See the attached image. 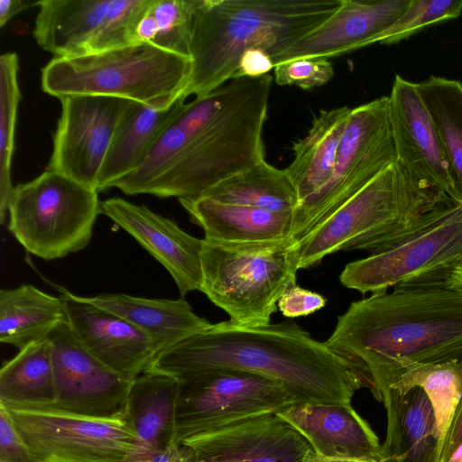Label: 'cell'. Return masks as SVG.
Wrapping results in <instances>:
<instances>
[{
  "instance_id": "cell-11",
  "label": "cell",
  "mask_w": 462,
  "mask_h": 462,
  "mask_svg": "<svg viewBox=\"0 0 462 462\" xmlns=\"http://www.w3.org/2000/svg\"><path fill=\"white\" fill-rule=\"evenodd\" d=\"M179 381L175 442L300 403L281 383L239 370H214Z\"/></svg>"
},
{
  "instance_id": "cell-26",
  "label": "cell",
  "mask_w": 462,
  "mask_h": 462,
  "mask_svg": "<svg viewBox=\"0 0 462 462\" xmlns=\"http://www.w3.org/2000/svg\"><path fill=\"white\" fill-rule=\"evenodd\" d=\"M183 97L172 105L157 108L130 101L117 125L102 165L97 191L110 189L133 171L185 103Z\"/></svg>"
},
{
  "instance_id": "cell-41",
  "label": "cell",
  "mask_w": 462,
  "mask_h": 462,
  "mask_svg": "<svg viewBox=\"0 0 462 462\" xmlns=\"http://www.w3.org/2000/svg\"><path fill=\"white\" fill-rule=\"evenodd\" d=\"M460 443H462V394L439 451L438 462H445Z\"/></svg>"
},
{
  "instance_id": "cell-16",
  "label": "cell",
  "mask_w": 462,
  "mask_h": 462,
  "mask_svg": "<svg viewBox=\"0 0 462 462\" xmlns=\"http://www.w3.org/2000/svg\"><path fill=\"white\" fill-rule=\"evenodd\" d=\"M388 97L396 161L415 179L456 201L451 167L417 83L396 75Z\"/></svg>"
},
{
  "instance_id": "cell-21",
  "label": "cell",
  "mask_w": 462,
  "mask_h": 462,
  "mask_svg": "<svg viewBox=\"0 0 462 462\" xmlns=\"http://www.w3.org/2000/svg\"><path fill=\"white\" fill-rule=\"evenodd\" d=\"M277 414L319 455L380 459L377 436L351 403H294Z\"/></svg>"
},
{
  "instance_id": "cell-19",
  "label": "cell",
  "mask_w": 462,
  "mask_h": 462,
  "mask_svg": "<svg viewBox=\"0 0 462 462\" xmlns=\"http://www.w3.org/2000/svg\"><path fill=\"white\" fill-rule=\"evenodd\" d=\"M66 319L84 346L121 375L134 380L158 355L152 339L118 315L90 303L86 297L60 288Z\"/></svg>"
},
{
  "instance_id": "cell-42",
  "label": "cell",
  "mask_w": 462,
  "mask_h": 462,
  "mask_svg": "<svg viewBox=\"0 0 462 462\" xmlns=\"http://www.w3.org/2000/svg\"><path fill=\"white\" fill-rule=\"evenodd\" d=\"M29 4L23 0H0V25L5 23L18 13L26 9Z\"/></svg>"
},
{
  "instance_id": "cell-25",
  "label": "cell",
  "mask_w": 462,
  "mask_h": 462,
  "mask_svg": "<svg viewBox=\"0 0 462 462\" xmlns=\"http://www.w3.org/2000/svg\"><path fill=\"white\" fill-rule=\"evenodd\" d=\"M179 381L154 373H143L132 383L123 419L139 443L136 454L165 449L175 442Z\"/></svg>"
},
{
  "instance_id": "cell-38",
  "label": "cell",
  "mask_w": 462,
  "mask_h": 462,
  "mask_svg": "<svg viewBox=\"0 0 462 462\" xmlns=\"http://www.w3.org/2000/svg\"><path fill=\"white\" fill-rule=\"evenodd\" d=\"M327 299L321 294L297 284L288 289L279 299L278 310L287 318L310 315L325 307Z\"/></svg>"
},
{
  "instance_id": "cell-14",
  "label": "cell",
  "mask_w": 462,
  "mask_h": 462,
  "mask_svg": "<svg viewBox=\"0 0 462 462\" xmlns=\"http://www.w3.org/2000/svg\"><path fill=\"white\" fill-rule=\"evenodd\" d=\"M60 100L61 114L46 170L97 190L102 165L130 101L100 96H71Z\"/></svg>"
},
{
  "instance_id": "cell-6",
  "label": "cell",
  "mask_w": 462,
  "mask_h": 462,
  "mask_svg": "<svg viewBox=\"0 0 462 462\" xmlns=\"http://www.w3.org/2000/svg\"><path fill=\"white\" fill-rule=\"evenodd\" d=\"M189 75V57L136 42L89 55L53 58L42 69L41 85L59 99L100 96L164 108L183 97Z\"/></svg>"
},
{
  "instance_id": "cell-13",
  "label": "cell",
  "mask_w": 462,
  "mask_h": 462,
  "mask_svg": "<svg viewBox=\"0 0 462 462\" xmlns=\"http://www.w3.org/2000/svg\"><path fill=\"white\" fill-rule=\"evenodd\" d=\"M152 0H42L32 36L54 58L94 54L138 42Z\"/></svg>"
},
{
  "instance_id": "cell-33",
  "label": "cell",
  "mask_w": 462,
  "mask_h": 462,
  "mask_svg": "<svg viewBox=\"0 0 462 462\" xmlns=\"http://www.w3.org/2000/svg\"><path fill=\"white\" fill-rule=\"evenodd\" d=\"M200 4L201 0H152L138 24V42L189 57Z\"/></svg>"
},
{
  "instance_id": "cell-20",
  "label": "cell",
  "mask_w": 462,
  "mask_h": 462,
  "mask_svg": "<svg viewBox=\"0 0 462 462\" xmlns=\"http://www.w3.org/2000/svg\"><path fill=\"white\" fill-rule=\"evenodd\" d=\"M410 0H341L322 23L274 58V67L296 59L330 58L375 43L406 10Z\"/></svg>"
},
{
  "instance_id": "cell-43",
  "label": "cell",
  "mask_w": 462,
  "mask_h": 462,
  "mask_svg": "<svg viewBox=\"0 0 462 462\" xmlns=\"http://www.w3.org/2000/svg\"><path fill=\"white\" fill-rule=\"evenodd\" d=\"M303 462H379L374 458L362 457H327L319 455L313 450L310 452L304 458Z\"/></svg>"
},
{
  "instance_id": "cell-29",
  "label": "cell",
  "mask_w": 462,
  "mask_h": 462,
  "mask_svg": "<svg viewBox=\"0 0 462 462\" xmlns=\"http://www.w3.org/2000/svg\"><path fill=\"white\" fill-rule=\"evenodd\" d=\"M56 400L51 344L47 337L19 350L0 370V404L51 407Z\"/></svg>"
},
{
  "instance_id": "cell-34",
  "label": "cell",
  "mask_w": 462,
  "mask_h": 462,
  "mask_svg": "<svg viewBox=\"0 0 462 462\" xmlns=\"http://www.w3.org/2000/svg\"><path fill=\"white\" fill-rule=\"evenodd\" d=\"M19 62L15 52L0 57V222L8 212L14 187L11 166L14 150L15 124L22 94L18 83Z\"/></svg>"
},
{
  "instance_id": "cell-35",
  "label": "cell",
  "mask_w": 462,
  "mask_h": 462,
  "mask_svg": "<svg viewBox=\"0 0 462 462\" xmlns=\"http://www.w3.org/2000/svg\"><path fill=\"white\" fill-rule=\"evenodd\" d=\"M462 14V0H410L402 14L375 40L393 44L426 27L456 19Z\"/></svg>"
},
{
  "instance_id": "cell-3",
  "label": "cell",
  "mask_w": 462,
  "mask_h": 462,
  "mask_svg": "<svg viewBox=\"0 0 462 462\" xmlns=\"http://www.w3.org/2000/svg\"><path fill=\"white\" fill-rule=\"evenodd\" d=\"M223 369L273 380L300 403H351L363 386L325 342L287 322L241 326L228 320L210 324L157 355L144 373L182 380Z\"/></svg>"
},
{
  "instance_id": "cell-36",
  "label": "cell",
  "mask_w": 462,
  "mask_h": 462,
  "mask_svg": "<svg viewBox=\"0 0 462 462\" xmlns=\"http://www.w3.org/2000/svg\"><path fill=\"white\" fill-rule=\"evenodd\" d=\"M334 67L327 58H300L274 67V81L280 86H296L310 89L328 83L334 76Z\"/></svg>"
},
{
  "instance_id": "cell-2",
  "label": "cell",
  "mask_w": 462,
  "mask_h": 462,
  "mask_svg": "<svg viewBox=\"0 0 462 462\" xmlns=\"http://www.w3.org/2000/svg\"><path fill=\"white\" fill-rule=\"evenodd\" d=\"M325 344L383 402L399 362H462V290L400 286L353 301Z\"/></svg>"
},
{
  "instance_id": "cell-39",
  "label": "cell",
  "mask_w": 462,
  "mask_h": 462,
  "mask_svg": "<svg viewBox=\"0 0 462 462\" xmlns=\"http://www.w3.org/2000/svg\"><path fill=\"white\" fill-rule=\"evenodd\" d=\"M273 69L274 64L270 54L262 49L252 48L242 55L233 79L259 78L270 74Z\"/></svg>"
},
{
  "instance_id": "cell-31",
  "label": "cell",
  "mask_w": 462,
  "mask_h": 462,
  "mask_svg": "<svg viewBox=\"0 0 462 462\" xmlns=\"http://www.w3.org/2000/svg\"><path fill=\"white\" fill-rule=\"evenodd\" d=\"M401 375L392 385L401 393L421 388L434 410L439 432V454L462 394V362L440 363L399 362Z\"/></svg>"
},
{
  "instance_id": "cell-9",
  "label": "cell",
  "mask_w": 462,
  "mask_h": 462,
  "mask_svg": "<svg viewBox=\"0 0 462 462\" xmlns=\"http://www.w3.org/2000/svg\"><path fill=\"white\" fill-rule=\"evenodd\" d=\"M97 190L46 170L14 187L8 229L23 248L43 260L84 249L100 214Z\"/></svg>"
},
{
  "instance_id": "cell-30",
  "label": "cell",
  "mask_w": 462,
  "mask_h": 462,
  "mask_svg": "<svg viewBox=\"0 0 462 462\" xmlns=\"http://www.w3.org/2000/svg\"><path fill=\"white\" fill-rule=\"evenodd\" d=\"M199 197L285 215H292L298 205L297 191L285 170L265 160L220 181Z\"/></svg>"
},
{
  "instance_id": "cell-23",
  "label": "cell",
  "mask_w": 462,
  "mask_h": 462,
  "mask_svg": "<svg viewBox=\"0 0 462 462\" xmlns=\"http://www.w3.org/2000/svg\"><path fill=\"white\" fill-rule=\"evenodd\" d=\"M192 223L206 240L223 245H247L291 240V215L220 202L207 197L180 199Z\"/></svg>"
},
{
  "instance_id": "cell-44",
  "label": "cell",
  "mask_w": 462,
  "mask_h": 462,
  "mask_svg": "<svg viewBox=\"0 0 462 462\" xmlns=\"http://www.w3.org/2000/svg\"><path fill=\"white\" fill-rule=\"evenodd\" d=\"M444 284L450 288L462 290V258L448 273Z\"/></svg>"
},
{
  "instance_id": "cell-12",
  "label": "cell",
  "mask_w": 462,
  "mask_h": 462,
  "mask_svg": "<svg viewBox=\"0 0 462 462\" xmlns=\"http://www.w3.org/2000/svg\"><path fill=\"white\" fill-rule=\"evenodd\" d=\"M6 409L36 462H127L139 451L137 438L123 417H93L51 407Z\"/></svg>"
},
{
  "instance_id": "cell-24",
  "label": "cell",
  "mask_w": 462,
  "mask_h": 462,
  "mask_svg": "<svg viewBox=\"0 0 462 462\" xmlns=\"http://www.w3.org/2000/svg\"><path fill=\"white\" fill-rule=\"evenodd\" d=\"M86 299L146 333L154 342L158 355L211 324L195 314L183 298L148 299L124 293H104Z\"/></svg>"
},
{
  "instance_id": "cell-18",
  "label": "cell",
  "mask_w": 462,
  "mask_h": 462,
  "mask_svg": "<svg viewBox=\"0 0 462 462\" xmlns=\"http://www.w3.org/2000/svg\"><path fill=\"white\" fill-rule=\"evenodd\" d=\"M100 214L126 231L163 265L182 297L199 291L203 239L189 235L174 220L119 197L101 201Z\"/></svg>"
},
{
  "instance_id": "cell-22",
  "label": "cell",
  "mask_w": 462,
  "mask_h": 462,
  "mask_svg": "<svg viewBox=\"0 0 462 462\" xmlns=\"http://www.w3.org/2000/svg\"><path fill=\"white\" fill-rule=\"evenodd\" d=\"M387 432L379 462H438L439 432L431 402L420 387L391 388L383 402Z\"/></svg>"
},
{
  "instance_id": "cell-8",
  "label": "cell",
  "mask_w": 462,
  "mask_h": 462,
  "mask_svg": "<svg viewBox=\"0 0 462 462\" xmlns=\"http://www.w3.org/2000/svg\"><path fill=\"white\" fill-rule=\"evenodd\" d=\"M462 258V203L446 202L389 246L350 262L341 283L361 293L440 284Z\"/></svg>"
},
{
  "instance_id": "cell-1",
  "label": "cell",
  "mask_w": 462,
  "mask_h": 462,
  "mask_svg": "<svg viewBox=\"0 0 462 462\" xmlns=\"http://www.w3.org/2000/svg\"><path fill=\"white\" fill-rule=\"evenodd\" d=\"M273 77L235 78L184 103L143 158L162 177L145 194L195 199L264 160L263 125Z\"/></svg>"
},
{
  "instance_id": "cell-5",
  "label": "cell",
  "mask_w": 462,
  "mask_h": 462,
  "mask_svg": "<svg viewBox=\"0 0 462 462\" xmlns=\"http://www.w3.org/2000/svg\"><path fill=\"white\" fill-rule=\"evenodd\" d=\"M448 201L449 197L415 179L396 161L291 245L298 268L313 266L342 250L380 251Z\"/></svg>"
},
{
  "instance_id": "cell-10",
  "label": "cell",
  "mask_w": 462,
  "mask_h": 462,
  "mask_svg": "<svg viewBox=\"0 0 462 462\" xmlns=\"http://www.w3.org/2000/svg\"><path fill=\"white\" fill-rule=\"evenodd\" d=\"M396 160L388 96L352 108L330 178L291 215L292 244Z\"/></svg>"
},
{
  "instance_id": "cell-28",
  "label": "cell",
  "mask_w": 462,
  "mask_h": 462,
  "mask_svg": "<svg viewBox=\"0 0 462 462\" xmlns=\"http://www.w3.org/2000/svg\"><path fill=\"white\" fill-rule=\"evenodd\" d=\"M66 319L60 296L31 284L0 291V341L19 350L45 339Z\"/></svg>"
},
{
  "instance_id": "cell-40",
  "label": "cell",
  "mask_w": 462,
  "mask_h": 462,
  "mask_svg": "<svg viewBox=\"0 0 462 462\" xmlns=\"http://www.w3.org/2000/svg\"><path fill=\"white\" fill-rule=\"evenodd\" d=\"M127 462H194V459L188 447L173 442L163 450L135 454Z\"/></svg>"
},
{
  "instance_id": "cell-4",
  "label": "cell",
  "mask_w": 462,
  "mask_h": 462,
  "mask_svg": "<svg viewBox=\"0 0 462 462\" xmlns=\"http://www.w3.org/2000/svg\"><path fill=\"white\" fill-rule=\"evenodd\" d=\"M341 0H201L189 45L183 94L203 97L232 79L249 49L274 58L326 21Z\"/></svg>"
},
{
  "instance_id": "cell-37",
  "label": "cell",
  "mask_w": 462,
  "mask_h": 462,
  "mask_svg": "<svg viewBox=\"0 0 462 462\" xmlns=\"http://www.w3.org/2000/svg\"><path fill=\"white\" fill-rule=\"evenodd\" d=\"M0 462H36L7 409L0 404Z\"/></svg>"
},
{
  "instance_id": "cell-17",
  "label": "cell",
  "mask_w": 462,
  "mask_h": 462,
  "mask_svg": "<svg viewBox=\"0 0 462 462\" xmlns=\"http://www.w3.org/2000/svg\"><path fill=\"white\" fill-rule=\"evenodd\" d=\"M181 444L194 462H303L313 450L277 413L201 433Z\"/></svg>"
},
{
  "instance_id": "cell-7",
  "label": "cell",
  "mask_w": 462,
  "mask_h": 462,
  "mask_svg": "<svg viewBox=\"0 0 462 462\" xmlns=\"http://www.w3.org/2000/svg\"><path fill=\"white\" fill-rule=\"evenodd\" d=\"M199 291L241 326L270 324L278 300L296 285L291 240L223 245L203 239Z\"/></svg>"
},
{
  "instance_id": "cell-32",
  "label": "cell",
  "mask_w": 462,
  "mask_h": 462,
  "mask_svg": "<svg viewBox=\"0 0 462 462\" xmlns=\"http://www.w3.org/2000/svg\"><path fill=\"white\" fill-rule=\"evenodd\" d=\"M417 89L450 164L456 201L462 203V83L430 76Z\"/></svg>"
},
{
  "instance_id": "cell-15",
  "label": "cell",
  "mask_w": 462,
  "mask_h": 462,
  "mask_svg": "<svg viewBox=\"0 0 462 462\" xmlns=\"http://www.w3.org/2000/svg\"><path fill=\"white\" fill-rule=\"evenodd\" d=\"M48 338L51 344L56 400L51 408L93 417H123L134 380L114 371L77 337L67 319Z\"/></svg>"
},
{
  "instance_id": "cell-27",
  "label": "cell",
  "mask_w": 462,
  "mask_h": 462,
  "mask_svg": "<svg viewBox=\"0 0 462 462\" xmlns=\"http://www.w3.org/2000/svg\"><path fill=\"white\" fill-rule=\"evenodd\" d=\"M352 108L320 110L307 134L293 143V159L285 168L298 195V204L330 178Z\"/></svg>"
},
{
  "instance_id": "cell-45",
  "label": "cell",
  "mask_w": 462,
  "mask_h": 462,
  "mask_svg": "<svg viewBox=\"0 0 462 462\" xmlns=\"http://www.w3.org/2000/svg\"><path fill=\"white\" fill-rule=\"evenodd\" d=\"M445 462H462V443L457 447Z\"/></svg>"
}]
</instances>
